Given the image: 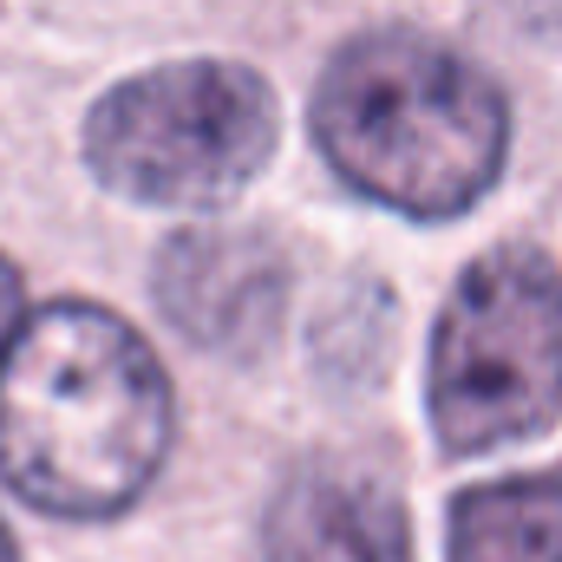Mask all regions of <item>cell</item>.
<instances>
[{"mask_svg":"<svg viewBox=\"0 0 562 562\" xmlns=\"http://www.w3.org/2000/svg\"><path fill=\"white\" fill-rule=\"evenodd\" d=\"M314 144L360 196L458 216L504 164V92L425 33H360L314 86Z\"/></svg>","mask_w":562,"mask_h":562,"instance_id":"cell-2","label":"cell"},{"mask_svg":"<svg viewBox=\"0 0 562 562\" xmlns=\"http://www.w3.org/2000/svg\"><path fill=\"white\" fill-rule=\"evenodd\" d=\"M562 413V276L543 249L471 262L431 340V425L445 451H497Z\"/></svg>","mask_w":562,"mask_h":562,"instance_id":"cell-3","label":"cell"},{"mask_svg":"<svg viewBox=\"0 0 562 562\" xmlns=\"http://www.w3.org/2000/svg\"><path fill=\"white\" fill-rule=\"evenodd\" d=\"M451 562H562V484L504 477L451 504Z\"/></svg>","mask_w":562,"mask_h":562,"instance_id":"cell-7","label":"cell"},{"mask_svg":"<svg viewBox=\"0 0 562 562\" xmlns=\"http://www.w3.org/2000/svg\"><path fill=\"white\" fill-rule=\"evenodd\" d=\"M170 451V386L138 334L53 301L20 321L0 360V477L53 517H112L138 504Z\"/></svg>","mask_w":562,"mask_h":562,"instance_id":"cell-1","label":"cell"},{"mask_svg":"<svg viewBox=\"0 0 562 562\" xmlns=\"http://www.w3.org/2000/svg\"><path fill=\"white\" fill-rule=\"evenodd\" d=\"M269 562H413V530L380 477L301 464L269 504Z\"/></svg>","mask_w":562,"mask_h":562,"instance_id":"cell-6","label":"cell"},{"mask_svg":"<svg viewBox=\"0 0 562 562\" xmlns=\"http://www.w3.org/2000/svg\"><path fill=\"white\" fill-rule=\"evenodd\" d=\"M504 7H510V13H524V26H543V20L557 26V20H562V0H504Z\"/></svg>","mask_w":562,"mask_h":562,"instance_id":"cell-9","label":"cell"},{"mask_svg":"<svg viewBox=\"0 0 562 562\" xmlns=\"http://www.w3.org/2000/svg\"><path fill=\"white\" fill-rule=\"evenodd\" d=\"M0 562H20V557H13V537H7V524H0Z\"/></svg>","mask_w":562,"mask_h":562,"instance_id":"cell-10","label":"cell"},{"mask_svg":"<svg viewBox=\"0 0 562 562\" xmlns=\"http://www.w3.org/2000/svg\"><path fill=\"white\" fill-rule=\"evenodd\" d=\"M13 334H20V276H13V262L0 256V360H7V347H13Z\"/></svg>","mask_w":562,"mask_h":562,"instance_id":"cell-8","label":"cell"},{"mask_svg":"<svg viewBox=\"0 0 562 562\" xmlns=\"http://www.w3.org/2000/svg\"><path fill=\"white\" fill-rule=\"evenodd\" d=\"M276 150V99L249 66L183 59L125 79L86 119L92 170L138 203L203 210L249 190Z\"/></svg>","mask_w":562,"mask_h":562,"instance_id":"cell-4","label":"cell"},{"mask_svg":"<svg viewBox=\"0 0 562 562\" xmlns=\"http://www.w3.org/2000/svg\"><path fill=\"white\" fill-rule=\"evenodd\" d=\"M157 307L203 353L249 360L276 340L288 307V262L256 229H183L157 249Z\"/></svg>","mask_w":562,"mask_h":562,"instance_id":"cell-5","label":"cell"}]
</instances>
